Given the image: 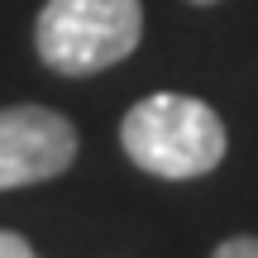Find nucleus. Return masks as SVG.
I'll list each match as a JSON object with an SVG mask.
<instances>
[{
  "label": "nucleus",
  "instance_id": "obj_1",
  "mask_svg": "<svg viewBox=\"0 0 258 258\" xmlns=\"http://www.w3.org/2000/svg\"><path fill=\"white\" fill-rule=\"evenodd\" d=\"M120 148L129 163L167 182H191L220 167L225 158V124L206 101L182 91L144 96L120 124Z\"/></svg>",
  "mask_w": 258,
  "mask_h": 258
},
{
  "label": "nucleus",
  "instance_id": "obj_2",
  "mask_svg": "<svg viewBox=\"0 0 258 258\" xmlns=\"http://www.w3.org/2000/svg\"><path fill=\"white\" fill-rule=\"evenodd\" d=\"M139 38H144L139 0H48L34 24L38 57L62 77H91L124 62Z\"/></svg>",
  "mask_w": 258,
  "mask_h": 258
},
{
  "label": "nucleus",
  "instance_id": "obj_3",
  "mask_svg": "<svg viewBox=\"0 0 258 258\" xmlns=\"http://www.w3.org/2000/svg\"><path fill=\"white\" fill-rule=\"evenodd\" d=\"M77 158V129L48 105L0 110V191L62 177Z\"/></svg>",
  "mask_w": 258,
  "mask_h": 258
},
{
  "label": "nucleus",
  "instance_id": "obj_4",
  "mask_svg": "<svg viewBox=\"0 0 258 258\" xmlns=\"http://www.w3.org/2000/svg\"><path fill=\"white\" fill-rule=\"evenodd\" d=\"M211 258H258V239L253 234H234V239H225Z\"/></svg>",
  "mask_w": 258,
  "mask_h": 258
},
{
  "label": "nucleus",
  "instance_id": "obj_5",
  "mask_svg": "<svg viewBox=\"0 0 258 258\" xmlns=\"http://www.w3.org/2000/svg\"><path fill=\"white\" fill-rule=\"evenodd\" d=\"M0 258H38L29 249V239H19L15 230H0Z\"/></svg>",
  "mask_w": 258,
  "mask_h": 258
},
{
  "label": "nucleus",
  "instance_id": "obj_6",
  "mask_svg": "<svg viewBox=\"0 0 258 258\" xmlns=\"http://www.w3.org/2000/svg\"><path fill=\"white\" fill-rule=\"evenodd\" d=\"M191 5H215V0H191Z\"/></svg>",
  "mask_w": 258,
  "mask_h": 258
}]
</instances>
